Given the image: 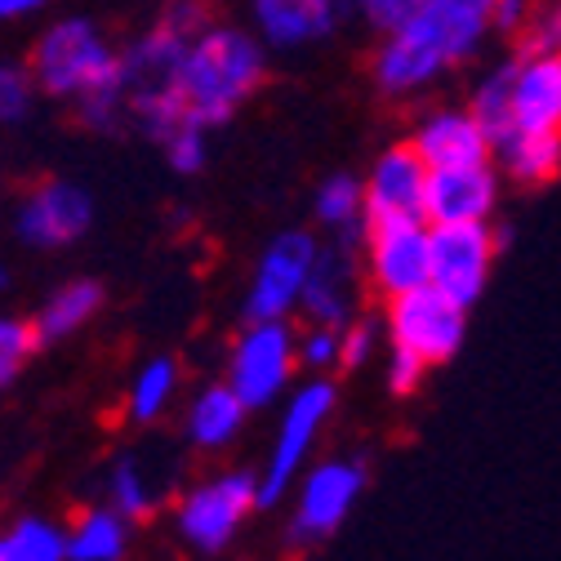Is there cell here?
Wrapping results in <instances>:
<instances>
[{
  "instance_id": "obj_24",
  "label": "cell",
  "mask_w": 561,
  "mask_h": 561,
  "mask_svg": "<svg viewBox=\"0 0 561 561\" xmlns=\"http://www.w3.org/2000/svg\"><path fill=\"white\" fill-rule=\"evenodd\" d=\"M0 561H67V530L49 517H19L0 535Z\"/></svg>"
},
{
  "instance_id": "obj_10",
  "label": "cell",
  "mask_w": 561,
  "mask_h": 561,
  "mask_svg": "<svg viewBox=\"0 0 561 561\" xmlns=\"http://www.w3.org/2000/svg\"><path fill=\"white\" fill-rule=\"evenodd\" d=\"M330 410H334V383H325V379L304 383L290 397L286 419H280V433H276V446H272V459H267V468L259 477V508L276 504L290 490V481H295L299 463L308 459V450H312L321 424L330 419Z\"/></svg>"
},
{
  "instance_id": "obj_35",
  "label": "cell",
  "mask_w": 561,
  "mask_h": 561,
  "mask_svg": "<svg viewBox=\"0 0 561 561\" xmlns=\"http://www.w3.org/2000/svg\"><path fill=\"white\" fill-rule=\"evenodd\" d=\"M375 347V325L370 321H357L353 330L343 334V353H339V366H362Z\"/></svg>"
},
{
  "instance_id": "obj_20",
  "label": "cell",
  "mask_w": 561,
  "mask_h": 561,
  "mask_svg": "<svg viewBox=\"0 0 561 561\" xmlns=\"http://www.w3.org/2000/svg\"><path fill=\"white\" fill-rule=\"evenodd\" d=\"M245 414L250 405L232 392V383H209L187 410V437L196 450H224L241 433Z\"/></svg>"
},
{
  "instance_id": "obj_15",
  "label": "cell",
  "mask_w": 561,
  "mask_h": 561,
  "mask_svg": "<svg viewBox=\"0 0 561 561\" xmlns=\"http://www.w3.org/2000/svg\"><path fill=\"white\" fill-rule=\"evenodd\" d=\"M500 205V170L481 165H455V170H428V224H485Z\"/></svg>"
},
{
  "instance_id": "obj_19",
  "label": "cell",
  "mask_w": 561,
  "mask_h": 561,
  "mask_svg": "<svg viewBox=\"0 0 561 561\" xmlns=\"http://www.w3.org/2000/svg\"><path fill=\"white\" fill-rule=\"evenodd\" d=\"M103 286L90 276H77V280H62V286L36 308L32 325H36V339L41 343H62V339H72L77 330H85L99 308H103Z\"/></svg>"
},
{
  "instance_id": "obj_4",
  "label": "cell",
  "mask_w": 561,
  "mask_h": 561,
  "mask_svg": "<svg viewBox=\"0 0 561 561\" xmlns=\"http://www.w3.org/2000/svg\"><path fill=\"white\" fill-rule=\"evenodd\" d=\"M254 508H259V477L224 472L215 481H201L187 490L174 508V526L196 552L215 557L237 539V530L245 526Z\"/></svg>"
},
{
  "instance_id": "obj_18",
  "label": "cell",
  "mask_w": 561,
  "mask_h": 561,
  "mask_svg": "<svg viewBox=\"0 0 561 561\" xmlns=\"http://www.w3.org/2000/svg\"><path fill=\"white\" fill-rule=\"evenodd\" d=\"M353 241H339L330 250H317V263L308 272V286H304V299L299 308L317 321V325H343L347 321V304H353Z\"/></svg>"
},
{
  "instance_id": "obj_3",
  "label": "cell",
  "mask_w": 561,
  "mask_h": 561,
  "mask_svg": "<svg viewBox=\"0 0 561 561\" xmlns=\"http://www.w3.org/2000/svg\"><path fill=\"white\" fill-rule=\"evenodd\" d=\"M116 62H121V45L90 14H62L45 23L27 49V67L36 77L41 99H54L67 107H77L94 90L112 85Z\"/></svg>"
},
{
  "instance_id": "obj_6",
  "label": "cell",
  "mask_w": 561,
  "mask_h": 561,
  "mask_svg": "<svg viewBox=\"0 0 561 561\" xmlns=\"http://www.w3.org/2000/svg\"><path fill=\"white\" fill-rule=\"evenodd\" d=\"M295 362H299V339L286 325V317L280 321H250L245 334L232 347L228 383L250 410H263L286 392V383L295 375Z\"/></svg>"
},
{
  "instance_id": "obj_2",
  "label": "cell",
  "mask_w": 561,
  "mask_h": 561,
  "mask_svg": "<svg viewBox=\"0 0 561 561\" xmlns=\"http://www.w3.org/2000/svg\"><path fill=\"white\" fill-rule=\"evenodd\" d=\"M267 81V45L232 23H209L196 32L179 58V103L192 125L201 129H219L232 121L237 107H245Z\"/></svg>"
},
{
  "instance_id": "obj_17",
  "label": "cell",
  "mask_w": 561,
  "mask_h": 561,
  "mask_svg": "<svg viewBox=\"0 0 561 561\" xmlns=\"http://www.w3.org/2000/svg\"><path fill=\"white\" fill-rule=\"evenodd\" d=\"M254 36L267 49H304L339 23V0H250Z\"/></svg>"
},
{
  "instance_id": "obj_26",
  "label": "cell",
  "mask_w": 561,
  "mask_h": 561,
  "mask_svg": "<svg viewBox=\"0 0 561 561\" xmlns=\"http://www.w3.org/2000/svg\"><path fill=\"white\" fill-rule=\"evenodd\" d=\"M174 392H179V362L152 357L129 383V419L134 424H152V419H161L170 410Z\"/></svg>"
},
{
  "instance_id": "obj_11",
  "label": "cell",
  "mask_w": 561,
  "mask_h": 561,
  "mask_svg": "<svg viewBox=\"0 0 561 561\" xmlns=\"http://www.w3.org/2000/svg\"><path fill=\"white\" fill-rule=\"evenodd\" d=\"M317 241L308 232H280L259 267H254V280H250V295H245V321H280L290 317L304 299V286H308V272L317 263Z\"/></svg>"
},
{
  "instance_id": "obj_31",
  "label": "cell",
  "mask_w": 561,
  "mask_h": 561,
  "mask_svg": "<svg viewBox=\"0 0 561 561\" xmlns=\"http://www.w3.org/2000/svg\"><path fill=\"white\" fill-rule=\"evenodd\" d=\"M165 27H174L179 36H196L205 32L209 23H219V10H215V0H165L161 14H157Z\"/></svg>"
},
{
  "instance_id": "obj_36",
  "label": "cell",
  "mask_w": 561,
  "mask_h": 561,
  "mask_svg": "<svg viewBox=\"0 0 561 561\" xmlns=\"http://www.w3.org/2000/svg\"><path fill=\"white\" fill-rule=\"evenodd\" d=\"M49 0H0V27L10 23H23V19H36Z\"/></svg>"
},
{
  "instance_id": "obj_5",
  "label": "cell",
  "mask_w": 561,
  "mask_h": 561,
  "mask_svg": "<svg viewBox=\"0 0 561 561\" xmlns=\"http://www.w3.org/2000/svg\"><path fill=\"white\" fill-rule=\"evenodd\" d=\"M388 334L392 347H405L428 366H446L463 347L468 308L437 286H419L401 299H388Z\"/></svg>"
},
{
  "instance_id": "obj_28",
  "label": "cell",
  "mask_w": 561,
  "mask_h": 561,
  "mask_svg": "<svg viewBox=\"0 0 561 561\" xmlns=\"http://www.w3.org/2000/svg\"><path fill=\"white\" fill-rule=\"evenodd\" d=\"M41 103L27 58H0V129L23 125Z\"/></svg>"
},
{
  "instance_id": "obj_16",
  "label": "cell",
  "mask_w": 561,
  "mask_h": 561,
  "mask_svg": "<svg viewBox=\"0 0 561 561\" xmlns=\"http://www.w3.org/2000/svg\"><path fill=\"white\" fill-rule=\"evenodd\" d=\"M414 152L428 161V170H455V165H481L495 157L490 134L472 116V107H437L410 134Z\"/></svg>"
},
{
  "instance_id": "obj_14",
  "label": "cell",
  "mask_w": 561,
  "mask_h": 561,
  "mask_svg": "<svg viewBox=\"0 0 561 561\" xmlns=\"http://www.w3.org/2000/svg\"><path fill=\"white\" fill-rule=\"evenodd\" d=\"M513 129L561 134V49L513 54Z\"/></svg>"
},
{
  "instance_id": "obj_22",
  "label": "cell",
  "mask_w": 561,
  "mask_h": 561,
  "mask_svg": "<svg viewBox=\"0 0 561 561\" xmlns=\"http://www.w3.org/2000/svg\"><path fill=\"white\" fill-rule=\"evenodd\" d=\"M129 548V517L107 508H81L67 526V561H121Z\"/></svg>"
},
{
  "instance_id": "obj_33",
  "label": "cell",
  "mask_w": 561,
  "mask_h": 561,
  "mask_svg": "<svg viewBox=\"0 0 561 561\" xmlns=\"http://www.w3.org/2000/svg\"><path fill=\"white\" fill-rule=\"evenodd\" d=\"M339 353H343V330H339V325H312L308 339L299 343V362H304L308 370H325V366H334Z\"/></svg>"
},
{
  "instance_id": "obj_30",
  "label": "cell",
  "mask_w": 561,
  "mask_h": 561,
  "mask_svg": "<svg viewBox=\"0 0 561 561\" xmlns=\"http://www.w3.org/2000/svg\"><path fill=\"white\" fill-rule=\"evenodd\" d=\"M205 134L209 129H201V125H179L165 144H161V152H165V165L174 170V174H201L205 170V161H209V144H205Z\"/></svg>"
},
{
  "instance_id": "obj_27",
  "label": "cell",
  "mask_w": 561,
  "mask_h": 561,
  "mask_svg": "<svg viewBox=\"0 0 561 561\" xmlns=\"http://www.w3.org/2000/svg\"><path fill=\"white\" fill-rule=\"evenodd\" d=\"M107 500L129 522H148L157 513V490H152L144 463H138L134 455H121L112 463V472H107Z\"/></svg>"
},
{
  "instance_id": "obj_29",
  "label": "cell",
  "mask_w": 561,
  "mask_h": 561,
  "mask_svg": "<svg viewBox=\"0 0 561 561\" xmlns=\"http://www.w3.org/2000/svg\"><path fill=\"white\" fill-rule=\"evenodd\" d=\"M41 347L36 339V325L23 321V317H0V388H10L23 366L32 362V353Z\"/></svg>"
},
{
  "instance_id": "obj_7",
  "label": "cell",
  "mask_w": 561,
  "mask_h": 561,
  "mask_svg": "<svg viewBox=\"0 0 561 561\" xmlns=\"http://www.w3.org/2000/svg\"><path fill=\"white\" fill-rule=\"evenodd\" d=\"M508 245V228L490 224H433V286L472 308L485 295L495 254Z\"/></svg>"
},
{
  "instance_id": "obj_12",
  "label": "cell",
  "mask_w": 561,
  "mask_h": 561,
  "mask_svg": "<svg viewBox=\"0 0 561 561\" xmlns=\"http://www.w3.org/2000/svg\"><path fill=\"white\" fill-rule=\"evenodd\" d=\"M366 228L375 224H410L424 219L428 224V161L414 152V144H392L366 174Z\"/></svg>"
},
{
  "instance_id": "obj_1",
  "label": "cell",
  "mask_w": 561,
  "mask_h": 561,
  "mask_svg": "<svg viewBox=\"0 0 561 561\" xmlns=\"http://www.w3.org/2000/svg\"><path fill=\"white\" fill-rule=\"evenodd\" d=\"M490 14L459 5V0H428L414 19H405L401 27L383 32L379 49L370 54V77L379 85V94L401 99L433 85L442 72L468 62L485 36H490Z\"/></svg>"
},
{
  "instance_id": "obj_25",
  "label": "cell",
  "mask_w": 561,
  "mask_h": 561,
  "mask_svg": "<svg viewBox=\"0 0 561 561\" xmlns=\"http://www.w3.org/2000/svg\"><path fill=\"white\" fill-rule=\"evenodd\" d=\"M317 219L325 228H334L339 237H357L366 232V192L362 179L353 174H330L317 187Z\"/></svg>"
},
{
  "instance_id": "obj_23",
  "label": "cell",
  "mask_w": 561,
  "mask_h": 561,
  "mask_svg": "<svg viewBox=\"0 0 561 561\" xmlns=\"http://www.w3.org/2000/svg\"><path fill=\"white\" fill-rule=\"evenodd\" d=\"M472 116L490 134V148H500L513 134V58H504L495 72H485L481 85L472 90Z\"/></svg>"
},
{
  "instance_id": "obj_9",
  "label": "cell",
  "mask_w": 561,
  "mask_h": 561,
  "mask_svg": "<svg viewBox=\"0 0 561 561\" xmlns=\"http://www.w3.org/2000/svg\"><path fill=\"white\" fill-rule=\"evenodd\" d=\"M366 276L383 299L433 286V224L410 219L366 228Z\"/></svg>"
},
{
  "instance_id": "obj_32",
  "label": "cell",
  "mask_w": 561,
  "mask_h": 561,
  "mask_svg": "<svg viewBox=\"0 0 561 561\" xmlns=\"http://www.w3.org/2000/svg\"><path fill=\"white\" fill-rule=\"evenodd\" d=\"M424 5H428V0H353V10H357L379 36L392 32V27H401L405 19H414Z\"/></svg>"
},
{
  "instance_id": "obj_13",
  "label": "cell",
  "mask_w": 561,
  "mask_h": 561,
  "mask_svg": "<svg viewBox=\"0 0 561 561\" xmlns=\"http://www.w3.org/2000/svg\"><path fill=\"white\" fill-rule=\"evenodd\" d=\"M366 490V468L347 463V459H330L321 468H312V477L299 490V508L290 522V543L295 548H312L321 539H330L339 530V522L353 513V504Z\"/></svg>"
},
{
  "instance_id": "obj_21",
  "label": "cell",
  "mask_w": 561,
  "mask_h": 561,
  "mask_svg": "<svg viewBox=\"0 0 561 561\" xmlns=\"http://www.w3.org/2000/svg\"><path fill=\"white\" fill-rule=\"evenodd\" d=\"M504 174L517 187H548L561 179V134H522L513 129L504 144L495 148Z\"/></svg>"
},
{
  "instance_id": "obj_38",
  "label": "cell",
  "mask_w": 561,
  "mask_h": 561,
  "mask_svg": "<svg viewBox=\"0 0 561 561\" xmlns=\"http://www.w3.org/2000/svg\"><path fill=\"white\" fill-rule=\"evenodd\" d=\"M0 290H10V267H0Z\"/></svg>"
},
{
  "instance_id": "obj_34",
  "label": "cell",
  "mask_w": 561,
  "mask_h": 561,
  "mask_svg": "<svg viewBox=\"0 0 561 561\" xmlns=\"http://www.w3.org/2000/svg\"><path fill=\"white\" fill-rule=\"evenodd\" d=\"M428 370H433L428 362H419L414 353H405V347H392V362H388V383H392V392H397V397L414 392L419 383H424V375H428Z\"/></svg>"
},
{
  "instance_id": "obj_8",
  "label": "cell",
  "mask_w": 561,
  "mask_h": 561,
  "mask_svg": "<svg viewBox=\"0 0 561 561\" xmlns=\"http://www.w3.org/2000/svg\"><path fill=\"white\" fill-rule=\"evenodd\" d=\"M94 228V196L77 179H41L14 209V232L32 250H67Z\"/></svg>"
},
{
  "instance_id": "obj_37",
  "label": "cell",
  "mask_w": 561,
  "mask_h": 561,
  "mask_svg": "<svg viewBox=\"0 0 561 561\" xmlns=\"http://www.w3.org/2000/svg\"><path fill=\"white\" fill-rule=\"evenodd\" d=\"M459 5H472V10L490 14V23H495V5H500V0H459Z\"/></svg>"
}]
</instances>
